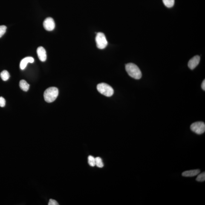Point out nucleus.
Segmentation results:
<instances>
[{"label":"nucleus","mask_w":205,"mask_h":205,"mask_svg":"<svg viewBox=\"0 0 205 205\" xmlns=\"http://www.w3.org/2000/svg\"><path fill=\"white\" fill-rule=\"evenodd\" d=\"M125 69L129 75L133 78L136 79L141 78L142 76L141 72L135 64L131 63L126 64Z\"/></svg>","instance_id":"obj_1"},{"label":"nucleus","mask_w":205,"mask_h":205,"mask_svg":"<svg viewBox=\"0 0 205 205\" xmlns=\"http://www.w3.org/2000/svg\"><path fill=\"white\" fill-rule=\"evenodd\" d=\"M59 94V91L56 87H50L45 90L44 98L46 102H51L54 101Z\"/></svg>","instance_id":"obj_2"},{"label":"nucleus","mask_w":205,"mask_h":205,"mask_svg":"<svg viewBox=\"0 0 205 205\" xmlns=\"http://www.w3.org/2000/svg\"><path fill=\"white\" fill-rule=\"evenodd\" d=\"M97 89L100 94L108 97H111L114 92L113 88L109 85L105 83L98 84L97 85Z\"/></svg>","instance_id":"obj_3"},{"label":"nucleus","mask_w":205,"mask_h":205,"mask_svg":"<svg viewBox=\"0 0 205 205\" xmlns=\"http://www.w3.org/2000/svg\"><path fill=\"white\" fill-rule=\"evenodd\" d=\"M96 40L97 48L100 49H103L108 45L106 37L103 33H98L96 35Z\"/></svg>","instance_id":"obj_4"},{"label":"nucleus","mask_w":205,"mask_h":205,"mask_svg":"<svg viewBox=\"0 0 205 205\" xmlns=\"http://www.w3.org/2000/svg\"><path fill=\"white\" fill-rule=\"evenodd\" d=\"M190 129L193 132L198 134H204L205 131V124L203 122H197L192 123Z\"/></svg>","instance_id":"obj_5"},{"label":"nucleus","mask_w":205,"mask_h":205,"mask_svg":"<svg viewBox=\"0 0 205 205\" xmlns=\"http://www.w3.org/2000/svg\"><path fill=\"white\" fill-rule=\"evenodd\" d=\"M43 25L46 30L48 31H52L55 27L54 21L52 18H47L44 21Z\"/></svg>","instance_id":"obj_6"},{"label":"nucleus","mask_w":205,"mask_h":205,"mask_svg":"<svg viewBox=\"0 0 205 205\" xmlns=\"http://www.w3.org/2000/svg\"><path fill=\"white\" fill-rule=\"evenodd\" d=\"M200 61V57L199 56L193 57L188 63V67L191 70H193L198 65Z\"/></svg>","instance_id":"obj_7"},{"label":"nucleus","mask_w":205,"mask_h":205,"mask_svg":"<svg viewBox=\"0 0 205 205\" xmlns=\"http://www.w3.org/2000/svg\"><path fill=\"white\" fill-rule=\"evenodd\" d=\"M36 52L40 60L43 62L46 61L47 58L46 51L43 47H38Z\"/></svg>","instance_id":"obj_8"},{"label":"nucleus","mask_w":205,"mask_h":205,"mask_svg":"<svg viewBox=\"0 0 205 205\" xmlns=\"http://www.w3.org/2000/svg\"><path fill=\"white\" fill-rule=\"evenodd\" d=\"M34 61V59L31 57H27L24 58L21 61L20 64V68L21 70H24L29 63H33Z\"/></svg>","instance_id":"obj_9"},{"label":"nucleus","mask_w":205,"mask_h":205,"mask_svg":"<svg viewBox=\"0 0 205 205\" xmlns=\"http://www.w3.org/2000/svg\"><path fill=\"white\" fill-rule=\"evenodd\" d=\"M200 172V169H194L192 170L184 171L182 173V175L184 177H193L197 175Z\"/></svg>","instance_id":"obj_10"},{"label":"nucleus","mask_w":205,"mask_h":205,"mask_svg":"<svg viewBox=\"0 0 205 205\" xmlns=\"http://www.w3.org/2000/svg\"><path fill=\"white\" fill-rule=\"evenodd\" d=\"M30 85L24 80L20 81L19 86L21 89L24 91L27 92L30 88Z\"/></svg>","instance_id":"obj_11"},{"label":"nucleus","mask_w":205,"mask_h":205,"mask_svg":"<svg viewBox=\"0 0 205 205\" xmlns=\"http://www.w3.org/2000/svg\"><path fill=\"white\" fill-rule=\"evenodd\" d=\"M0 76H1V79L4 81L8 80L10 77V74L7 70H4L2 71L0 74Z\"/></svg>","instance_id":"obj_12"},{"label":"nucleus","mask_w":205,"mask_h":205,"mask_svg":"<svg viewBox=\"0 0 205 205\" xmlns=\"http://www.w3.org/2000/svg\"><path fill=\"white\" fill-rule=\"evenodd\" d=\"M163 4L168 8H171L174 4V0H163Z\"/></svg>","instance_id":"obj_13"},{"label":"nucleus","mask_w":205,"mask_h":205,"mask_svg":"<svg viewBox=\"0 0 205 205\" xmlns=\"http://www.w3.org/2000/svg\"><path fill=\"white\" fill-rule=\"evenodd\" d=\"M95 158L96 166L100 168L103 167L104 164L102 159L99 157H96Z\"/></svg>","instance_id":"obj_14"},{"label":"nucleus","mask_w":205,"mask_h":205,"mask_svg":"<svg viewBox=\"0 0 205 205\" xmlns=\"http://www.w3.org/2000/svg\"><path fill=\"white\" fill-rule=\"evenodd\" d=\"M88 163L90 166L94 167L96 166V158L92 155H89L88 158Z\"/></svg>","instance_id":"obj_15"},{"label":"nucleus","mask_w":205,"mask_h":205,"mask_svg":"<svg viewBox=\"0 0 205 205\" xmlns=\"http://www.w3.org/2000/svg\"><path fill=\"white\" fill-rule=\"evenodd\" d=\"M198 182H204L205 180V172H203L198 176L196 179Z\"/></svg>","instance_id":"obj_16"},{"label":"nucleus","mask_w":205,"mask_h":205,"mask_svg":"<svg viewBox=\"0 0 205 205\" xmlns=\"http://www.w3.org/2000/svg\"><path fill=\"white\" fill-rule=\"evenodd\" d=\"M7 27L5 26H0V38L5 33Z\"/></svg>","instance_id":"obj_17"},{"label":"nucleus","mask_w":205,"mask_h":205,"mask_svg":"<svg viewBox=\"0 0 205 205\" xmlns=\"http://www.w3.org/2000/svg\"><path fill=\"white\" fill-rule=\"evenodd\" d=\"M5 100L4 98L0 97V106L4 107L5 105Z\"/></svg>","instance_id":"obj_18"},{"label":"nucleus","mask_w":205,"mask_h":205,"mask_svg":"<svg viewBox=\"0 0 205 205\" xmlns=\"http://www.w3.org/2000/svg\"><path fill=\"white\" fill-rule=\"evenodd\" d=\"M48 205H59L57 202L53 199H50L49 201Z\"/></svg>","instance_id":"obj_19"},{"label":"nucleus","mask_w":205,"mask_h":205,"mask_svg":"<svg viewBox=\"0 0 205 205\" xmlns=\"http://www.w3.org/2000/svg\"><path fill=\"white\" fill-rule=\"evenodd\" d=\"M201 87H202V89L203 90H204V91H205V79L204 81H203V82H202V84Z\"/></svg>","instance_id":"obj_20"}]
</instances>
